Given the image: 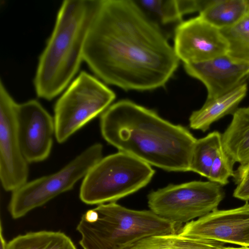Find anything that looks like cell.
Wrapping results in <instances>:
<instances>
[{"mask_svg":"<svg viewBox=\"0 0 249 249\" xmlns=\"http://www.w3.org/2000/svg\"><path fill=\"white\" fill-rule=\"evenodd\" d=\"M222 147L235 163H249V106L238 108L221 134Z\"/></svg>","mask_w":249,"mask_h":249,"instance_id":"cell-15","label":"cell"},{"mask_svg":"<svg viewBox=\"0 0 249 249\" xmlns=\"http://www.w3.org/2000/svg\"><path fill=\"white\" fill-rule=\"evenodd\" d=\"M219 249H249V247H244L242 246L241 247L239 248H234V247H224L223 248H220Z\"/></svg>","mask_w":249,"mask_h":249,"instance_id":"cell-27","label":"cell"},{"mask_svg":"<svg viewBox=\"0 0 249 249\" xmlns=\"http://www.w3.org/2000/svg\"><path fill=\"white\" fill-rule=\"evenodd\" d=\"M248 85L244 82L220 96L207 98L202 107L194 111L189 117V125L193 129L207 131L211 124L226 115L233 114L246 96Z\"/></svg>","mask_w":249,"mask_h":249,"instance_id":"cell-14","label":"cell"},{"mask_svg":"<svg viewBox=\"0 0 249 249\" xmlns=\"http://www.w3.org/2000/svg\"><path fill=\"white\" fill-rule=\"evenodd\" d=\"M178 233L249 247V203L247 201L241 207L229 210H214L186 223Z\"/></svg>","mask_w":249,"mask_h":249,"instance_id":"cell-12","label":"cell"},{"mask_svg":"<svg viewBox=\"0 0 249 249\" xmlns=\"http://www.w3.org/2000/svg\"><path fill=\"white\" fill-rule=\"evenodd\" d=\"M248 0H209L199 16L219 30L230 28L248 14Z\"/></svg>","mask_w":249,"mask_h":249,"instance_id":"cell-16","label":"cell"},{"mask_svg":"<svg viewBox=\"0 0 249 249\" xmlns=\"http://www.w3.org/2000/svg\"><path fill=\"white\" fill-rule=\"evenodd\" d=\"M100 127L104 140L119 151L167 171H190L196 139L153 110L120 100L101 114Z\"/></svg>","mask_w":249,"mask_h":249,"instance_id":"cell-2","label":"cell"},{"mask_svg":"<svg viewBox=\"0 0 249 249\" xmlns=\"http://www.w3.org/2000/svg\"><path fill=\"white\" fill-rule=\"evenodd\" d=\"M154 174L149 164L119 151L90 168L83 178L79 197L89 205L115 202L146 186Z\"/></svg>","mask_w":249,"mask_h":249,"instance_id":"cell-5","label":"cell"},{"mask_svg":"<svg viewBox=\"0 0 249 249\" xmlns=\"http://www.w3.org/2000/svg\"><path fill=\"white\" fill-rule=\"evenodd\" d=\"M83 59L102 80L125 90L164 86L179 62L165 35L132 0H101Z\"/></svg>","mask_w":249,"mask_h":249,"instance_id":"cell-1","label":"cell"},{"mask_svg":"<svg viewBox=\"0 0 249 249\" xmlns=\"http://www.w3.org/2000/svg\"><path fill=\"white\" fill-rule=\"evenodd\" d=\"M227 40V55L233 60L249 66V15L234 26L220 30Z\"/></svg>","mask_w":249,"mask_h":249,"instance_id":"cell-21","label":"cell"},{"mask_svg":"<svg viewBox=\"0 0 249 249\" xmlns=\"http://www.w3.org/2000/svg\"><path fill=\"white\" fill-rule=\"evenodd\" d=\"M234 163L222 146L213 161L208 179L222 186L227 185L229 183V178L234 176Z\"/></svg>","mask_w":249,"mask_h":249,"instance_id":"cell-22","label":"cell"},{"mask_svg":"<svg viewBox=\"0 0 249 249\" xmlns=\"http://www.w3.org/2000/svg\"><path fill=\"white\" fill-rule=\"evenodd\" d=\"M225 196L222 185L211 181L170 184L147 196L150 210L181 225L217 209Z\"/></svg>","mask_w":249,"mask_h":249,"instance_id":"cell-8","label":"cell"},{"mask_svg":"<svg viewBox=\"0 0 249 249\" xmlns=\"http://www.w3.org/2000/svg\"><path fill=\"white\" fill-rule=\"evenodd\" d=\"M233 196L246 202L249 200V176L241 180L237 184Z\"/></svg>","mask_w":249,"mask_h":249,"instance_id":"cell-24","label":"cell"},{"mask_svg":"<svg viewBox=\"0 0 249 249\" xmlns=\"http://www.w3.org/2000/svg\"><path fill=\"white\" fill-rule=\"evenodd\" d=\"M7 242L2 233L1 223L0 224V249H5Z\"/></svg>","mask_w":249,"mask_h":249,"instance_id":"cell-26","label":"cell"},{"mask_svg":"<svg viewBox=\"0 0 249 249\" xmlns=\"http://www.w3.org/2000/svg\"><path fill=\"white\" fill-rule=\"evenodd\" d=\"M249 176V163L245 165H240L234 171L233 180L237 185L241 180Z\"/></svg>","mask_w":249,"mask_h":249,"instance_id":"cell-25","label":"cell"},{"mask_svg":"<svg viewBox=\"0 0 249 249\" xmlns=\"http://www.w3.org/2000/svg\"><path fill=\"white\" fill-rule=\"evenodd\" d=\"M222 242L184 236L178 233L153 235L144 238L127 249H219Z\"/></svg>","mask_w":249,"mask_h":249,"instance_id":"cell-17","label":"cell"},{"mask_svg":"<svg viewBox=\"0 0 249 249\" xmlns=\"http://www.w3.org/2000/svg\"><path fill=\"white\" fill-rule=\"evenodd\" d=\"M115 93L98 79L81 71L54 107L55 137L59 143L100 114L115 99Z\"/></svg>","mask_w":249,"mask_h":249,"instance_id":"cell-6","label":"cell"},{"mask_svg":"<svg viewBox=\"0 0 249 249\" xmlns=\"http://www.w3.org/2000/svg\"><path fill=\"white\" fill-rule=\"evenodd\" d=\"M248 14L249 15V0H248Z\"/></svg>","mask_w":249,"mask_h":249,"instance_id":"cell-28","label":"cell"},{"mask_svg":"<svg viewBox=\"0 0 249 249\" xmlns=\"http://www.w3.org/2000/svg\"><path fill=\"white\" fill-rule=\"evenodd\" d=\"M18 134L23 155L30 163L45 160L49 156L55 136L54 119L34 99L17 104Z\"/></svg>","mask_w":249,"mask_h":249,"instance_id":"cell-11","label":"cell"},{"mask_svg":"<svg viewBox=\"0 0 249 249\" xmlns=\"http://www.w3.org/2000/svg\"><path fill=\"white\" fill-rule=\"evenodd\" d=\"M101 0H65L40 54L34 85L37 96L51 100L77 73L83 59L86 37Z\"/></svg>","mask_w":249,"mask_h":249,"instance_id":"cell-3","label":"cell"},{"mask_svg":"<svg viewBox=\"0 0 249 249\" xmlns=\"http://www.w3.org/2000/svg\"><path fill=\"white\" fill-rule=\"evenodd\" d=\"M184 67L188 75L205 85L208 99L232 90L246 82L249 77V66L233 60L227 54L184 64Z\"/></svg>","mask_w":249,"mask_h":249,"instance_id":"cell-13","label":"cell"},{"mask_svg":"<svg viewBox=\"0 0 249 249\" xmlns=\"http://www.w3.org/2000/svg\"><path fill=\"white\" fill-rule=\"evenodd\" d=\"M222 146L221 134L216 131L196 139L193 149L190 171L208 178L213 161Z\"/></svg>","mask_w":249,"mask_h":249,"instance_id":"cell-20","label":"cell"},{"mask_svg":"<svg viewBox=\"0 0 249 249\" xmlns=\"http://www.w3.org/2000/svg\"><path fill=\"white\" fill-rule=\"evenodd\" d=\"M133 1L144 16L161 31V27L182 21L177 0Z\"/></svg>","mask_w":249,"mask_h":249,"instance_id":"cell-19","label":"cell"},{"mask_svg":"<svg viewBox=\"0 0 249 249\" xmlns=\"http://www.w3.org/2000/svg\"><path fill=\"white\" fill-rule=\"evenodd\" d=\"M103 147L95 143L57 172L29 182L12 192L8 211L13 219L25 216L57 196L71 190L103 158Z\"/></svg>","mask_w":249,"mask_h":249,"instance_id":"cell-7","label":"cell"},{"mask_svg":"<svg viewBox=\"0 0 249 249\" xmlns=\"http://www.w3.org/2000/svg\"><path fill=\"white\" fill-rule=\"evenodd\" d=\"M173 48L179 60L187 64L226 55L229 45L220 30L198 16L177 25Z\"/></svg>","mask_w":249,"mask_h":249,"instance_id":"cell-10","label":"cell"},{"mask_svg":"<svg viewBox=\"0 0 249 249\" xmlns=\"http://www.w3.org/2000/svg\"><path fill=\"white\" fill-rule=\"evenodd\" d=\"M93 222L80 219L76 230L83 249H127L149 236L178 233V224L151 210H134L116 202L98 205Z\"/></svg>","mask_w":249,"mask_h":249,"instance_id":"cell-4","label":"cell"},{"mask_svg":"<svg viewBox=\"0 0 249 249\" xmlns=\"http://www.w3.org/2000/svg\"><path fill=\"white\" fill-rule=\"evenodd\" d=\"M5 249H77L71 238L61 231H40L18 235Z\"/></svg>","mask_w":249,"mask_h":249,"instance_id":"cell-18","label":"cell"},{"mask_svg":"<svg viewBox=\"0 0 249 249\" xmlns=\"http://www.w3.org/2000/svg\"><path fill=\"white\" fill-rule=\"evenodd\" d=\"M17 104L0 81V179L3 189L14 192L27 182L29 163L20 146Z\"/></svg>","mask_w":249,"mask_h":249,"instance_id":"cell-9","label":"cell"},{"mask_svg":"<svg viewBox=\"0 0 249 249\" xmlns=\"http://www.w3.org/2000/svg\"><path fill=\"white\" fill-rule=\"evenodd\" d=\"M209 0H177L182 16L191 13L201 12L207 5Z\"/></svg>","mask_w":249,"mask_h":249,"instance_id":"cell-23","label":"cell"}]
</instances>
